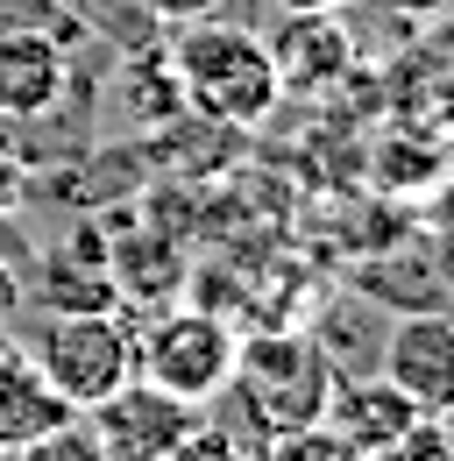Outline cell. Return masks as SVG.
I'll return each instance as SVG.
<instances>
[{"label": "cell", "instance_id": "7a4b0ae2", "mask_svg": "<svg viewBox=\"0 0 454 461\" xmlns=\"http://www.w3.org/2000/svg\"><path fill=\"white\" fill-rule=\"evenodd\" d=\"M29 362L71 411H93L135 376V320L121 298L114 305H50L43 327L29 334Z\"/></svg>", "mask_w": 454, "mask_h": 461}, {"label": "cell", "instance_id": "5bb4252c", "mask_svg": "<svg viewBox=\"0 0 454 461\" xmlns=\"http://www.w3.org/2000/svg\"><path fill=\"white\" fill-rule=\"evenodd\" d=\"M170 461H256V447H249V440H234V433H221L213 419H199V426L170 447Z\"/></svg>", "mask_w": 454, "mask_h": 461}, {"label": "cell", "instance_id": "9a60e30c", "mask_svg": "<svg viewBox=\"0 0 454 461\" xmlns=\"http://www.w3.org/2000/svg\"><path fill=\"white\" fill-rule=\"evenodd\" d=\"M86 7H93L100 22H114V29H121V43H135V50H142V43H150V29H157V22L142 14V0H86Z\"/></svg>", "mask_w": 454, "mask_h": 461}, {"label": "cell", "instance_id": "ffe728a7", "mask_svg": "<svg viewBox=\"0 0 454 461\" xmlns=\"http://www.w3.org/2000/svg\"><path fill=\"white\" fill-rule=\"evenodd\" d=\"M440 256H448V263H440V277L454 285V234H448V249H440Z\"/></svg>", "mask_w": 454, "mask_h": 461}, {"label": "cell", "instance_id": "8fae6325", "mask_svg": "<svg viewBox=\"0 0 454 461\" xmlns=\"http://www.w3.org/2000/svg\"><path fill=\"white\" fill-rule=\"evenodd\" d=\"M256 461H362L348 440H340L327 419H305V426H284V433H270V447Z\"/></svg>", "mask_w": 454, "mask_h": 461}, {"label": "cell", "instance_id": "44dd1931", "mask_svg": "<svg viewBox=\"0 0 454 461\" xmlns=\"http://www.w3.org/2000/svg\"><path fill=\"white\" fill-rule=\"evenodd\" d=\"M440 426H448V440H454V404H448V411H440Z\"/></svg>", "mask_w": 454, "mask_h": 461}, {"label": "cell", "instance_id": "277c9868", "mask_svg": "<svg viewBox=\"0 0 454 461\" xmlns=\"http://www.w3.org/2000/svg\"><path fill=\"white\" fill-rule=\"evenodd\" d=\"M234 355H241V334L206 305H157V320L135 327V376L199 411L227 391Z\"/></svg>", "mask_w": 454, "mask_h": 461}, {"label": "cell", "instance_id": "d6986e66", "mask_svg": "<svg viewBox=\"0 0 454 461\" xmlns=\"http://www.w3.org/2000/svg\"><path fill=\"white\" fill-rule=\"evenodd\" d=\"M391 7H404V14H440L448 0H391Z\"/></svg>", "mask_w": 454, "mask_h": 461}, {"label": "cell", "instance_id": "4fadbf2b", "mask_svg": "<svg viewBox=\"0 0 454 461\" xmlns=\"http://www.w3.org/2000/svg\"><path fill=\"white\" fill-rule=\"evenodd\" d=\"M369 461H454V440H448V426H440V419H412L391 447H377Z\"/></svg>", "mask_w": 454, "mask_h": 461}, {"label": "cell", "instance_id": "ba28073f", "mask_svg": "<svg viewBox=\"0 0 454 461\" xmlns=\"http://www.w3.org/2000/svg\"><path fill=\"white\" fill-rule=\"evenodd\" d=\"M64 419H78V411L43 384V369L29 362V348L0 327V455H22L29 440L57 433Z\"/></svg>", "mask_w": 454, "mask_h": 461}, {"label": "cell", "instance_id": "7402d4cb", "mask_svg": "<svg viewBox=\"0 0 454 461\" xmlns=\"http://www.w3.org/2000/svg\"><path fill=\"white\" fill-rule=\"evenodd\" d=\"M298 7H340V0H298Z\"/></svg>", "mask_w": 454, "mask_h": 461}, {"label": "cell", "instance_id": "ac0fdd59", "mask_svg": "<svg viewBox=\"0 0 454 461\" xmlns=\"http://www.w3.org/2000/svg\"><path fill=\"white\" fill-rule=\"evenodd\" d=\"M14 312H22V277H14L7 263H0V327H7Z\"/></svg>", "mask_w": 454, "mask_h": 461}, {"label": "cell", "instance_id": "30bf717a", "mask_svg": "<svg viewBox=\"0 0 454 461\" xmlns=\"http://www.w3.org/2000/svg\"><path fill=\"white\" fill-rule=\"evenodd\" d=\"M270 58H277L284 93H320V86H334L348 71L355 50H348V29H334V7H291L284 36L270 43Z\"/></svg>", "mask_w": 454, "mask_h": 461}, {"label": "cell", "instance_id": "2e32d148", "mask_svg": "<svg viewBox=\"0 0 454 461\" xmlns=\"http://www.w3.org/2000/svg\"><path fill=\"white\" fill-rule=\"evenodd\" d=\"M221 0H142V14L150 22H170V29H185V22H206Z\"/></svg>", "mask_w": 454, "mask_h": 461}, {"label": "cell", "instance_id": "9c48e42d", "mask_svg": "<svg viewBox=\"0 0 454 461\" xmlns=\"http://www.w3.org/2000/svg\"><path fill=\"white\" fill-rule=\"evenodd\" d=\"M320 419H327L340 440L369 461L377 447H391L397 433H404L412 419H426V411H412L377 369H362V376H334V391H327V411H320Z\"/></svg>", "mask_w": 454, "mask_h": 461}, {"label": "cell", "instance_id": "5b68a950", "mask_svg": "<svg viewBox=\"0 0 454 461\" xmlns=\"http://www.w3.org/2000/svg\"><path fill=\"white\" fill-rule=\"evenodd\" d=\"M78 419L93 426V440H100L107 461H170V447H177L206 411L170 398V391H157V384H142V376H128L114 398H100L93 411H78Z\"/></svg>", "mask_w": 454, "mask_h": 461}, {"label": "cell", "instance_id": "603a6c76", "mask_svg": "<svg viewBox=\"0 0 454 461\" xmlns=\"http://www.w3.org/2000/svg\"><path fill=\"white\" fill-rule=\"evenodd\" d=\"M277 7H298V0H277Z\"/></svg>", "mask_w": 454, "mask_h": 461}, {"label": "cell", "instance_id": "e0dca14e", "mask_svg": "<svg viewBox=\"0 0 454 461\" xmlns=\"http://www.w3.org/2000/svg\"><path fill=\"white\" fill-rule=\"evenodd\" d=\"M22 185H29V177H22V157H14V149H0V221L22 206Z\"/></svg>", "mask_w": 454, "mask_h": 461}, {"label": "cell", "instance_id": "6da1fadb", "mask_svg": "<svg viewBox=\"0 0 454 461\" xmlns=\"http://www.w3.org/2000/svg\"><path fill=\"white\" fill-rule=\"evenodd\" d=\"M164 58H170V78H177V100L206 121L256 128V121L277 114V100H284L270 43L256 29H241V22H213V14L185 22V29H170Z\"/></svg>", "mask_w": 454, "mask_h": 461}, {"label": "cell", "instance_id": "7c38bea8", "mask_svg": "<svg viewBox=\"0 0 454 461\" xmlns=\"http://www.w3.org/2000/svg\"><path fill=\"white\" fill-rule=\"evenodd\" d=\"M14 461H107V455H100V440H93V426H86V419H64L57 433L29 440Z\"/></svg>", "mask_w": 454, "mask_h": 461}, {"label": "cell", "instance_id": "8992f818", "mask_svg": "<svg viewBox=\"0 0 454 461\" xmlns=\"http://www.w3.org/2000/svg\"><path fill=\"white\" fill-rule=\"evenodd\" d=\"M377 376L426 419L454 404V312H397L377 348Z\"/></svg>", "mask_w": 454, "mask_h": 461}, {"label": "cell", "instance_id": "52a82bcc", "mask_svg": "<svg viewBox=\"0 0 454 461\" xmlns=\"http://www.w3.org/2000/svg\"><path fill=\"white\" fill-rule=\"evenodd\" d=\"M71 93L64 43L36 29H0V121H43Z\"/></svg>", "mask_w": 454, "mask_h": 461}, {"label": "cell", "instance_id": "3957f363", "mask_svg": "<svg viewBox=\"0 0 454 461\" xmlns=\"http://www.w3.org/2000/svg\"><path fill=\"white\" fill-rule=\"evenodd\" d=\"M334 391V362L320 355V341L305 327H284V334H256L234 355V376H227L221 398H234V411L256 426L249 440H270L284 426H305L327 411Z\"/></svg>", "mask_w": 454, "mask_h": 461}]
</instances>
